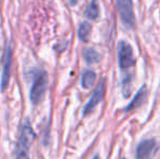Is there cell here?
<instances>
[{
  "label": "cell",
  "mask_w": 160,
  "mask_h": 159,
  "mask_svg": "<svg viewBox=\"0 0 160 159\" xmlns=\"http://www.w3.org/2000/svg\"><path fill=\"white\" fill-rule=\"evenodd\" d=\"M35 138V134L28 120L22 125L21 133L15 149V159H30V148Z\"/></svg>",
  "instance_id": "6da1fadb"
},
{
  "label": "cell",
  "mask_w": 160,
  "mask_h": 159,
  "mask_svg": "<svg viewBox=\"0 0 160 159\" xmlns=\"http://www.w3.org/2000/svg\"><path fill=\"white\" fill-rule=\"evenodd\" d=\"M48 86V75L44 70H38L34 74L33 84L31 87L30 98L34 105H38L44 99Z\"/></svg>",
  "instance_id": "7a4b0ae2"
},
{
  "label": "cell",
  "mask_w": 160,
  "mask_h": 159,
  "mask_svg": "<svg viewBox=\"0 0 160 159\" xmlns=\"http://www.w3.org/2000/svg\"><path fill=\"white\" fill-rule=\"evenodd\" d=\"M106 91H107V80L103 77V79L99 82L98 86L95 88L94 93L92 94L91 98H89V100L87 102V104L84 106L83 115L88 116L93 112L94 109L98 106L99 102H102L103 97H105V95H106Z\"/></svg>",
  "instance_id": "3957f363"
},
{
  "label": "cell",
  "mask_w": 160,
  "mask_h": 159,
  "mask_svg": "<svg viewBox=\"0 0 160 159\" xmlns=\"http://www.w3.org/2000/svg\"><path fill=\"white\" fill-rule=\"evenodd\" d=\"M117 9L120 14L121 21L128 28H133L135 25V15L133 11L132 0H116Z\"/></svg>",
  "instance_id": "277c9868"
},
{
  "label": "cell",
  "mask_w": 160,
  "mask_h": 159,
  "mask_svg": "<svg viewBox=\"0 0 160 159\" xmlns=\"http://www.w3.org/2000/svg\"><path fill=\"white\" fill-rule=\"evenodd\" d=\"M118 60L119 66L122 70H128L135 64V59L133 56V49L127 42H119L118 44Z\"/></svg>",
  "instance_id": "5b68a950"
},
{
  "label": "cell",
  "mask_w": 160,
  "mask_h": 159,
  "mask_svg": "<svg viewBox=\"0 0 160 159\" xmlns=\"http://www.w3.org/2000/svg\"><path fill=\"white\" fill-rule=\"evenodd\" d=\"M156 151L157 145L154 138L144 140L136 147V159H152Z\"/></svg>",
  "instance_id": "8992f818"
},
{
  "label": "cell",
  "mask_w": 160,
  "mask_h": 159,
  "mask_svg": "<svg viewBox=\"0 0 160 159\" xmlns=\"http://www.w3.org/2000/svg\"><path fill=\"white\" fill-rule=\"evenodd\" d=\"M11 61H12V50H11V47L9 46L6 51V58H4L1 74V82H0V87H1L2 92L6 91V88L9 85V81H10L11 77Z\"/></svg>",
  "instance_id": "52a82bcc"
},
{
  "label": "cell",
  "mask_w": 160,
  "mask_h": 159,
  "mask_svg": "<svg viewBox=\"0 0 160 159\" xmlns=\"http://www.w3.org/2000/svg\"><path fill=\"white\" fill-rule=\"evenodd\" d=\"M146 96H147V89H146V85H144V86L141 87V89L136 93V95L134 96L132 102L124 108L125 112L134 110V109L138 108L139 106H142V104L146 100Z\"/></svg>",
  "instance_id": "ba28073f"
},
{
  "label": "cell",
  "mask_w": 160,
  "mask_h": 159,
  "mask_svg": "<svg viewBox=\"0 0 160 159\" xmlns=\"http://www.w3.org/2000/svg\"><path fill=\"white\" fill-rule=\"evenodd\" d=\"M96 82V73L94 71L91 70H86L84 73L82 74V80H81V84L82 87L85 89L91 88L94 85V83Z\"/></svg>",
  "instance_id": "9c48e42d"
},
{
  "label": "cell",
  "mask_w": 160,
  "mask_h": 159,
  "mask_svg": "<svg viewBox=\"0 0 160 159\" xmlns=\"http://www.w3.org/2000/svg\"><path fill=\"white\" fill-rule=\"evenodd\" d=\"M85 17L91 20H97L99 17V3L97 0H92L89 6L85 10Z\"/></svg>",
  "instance_id": "30bf717a"
},
{
  "label": "cell",
  "mask_w": 160,
  "mask_h": 159,
  "mask_svg": "<svg viewBox=\"0 0 160 159\" xmlns=\"http://www.w3.org/2000/svg\"><path fill=\"white\" fill-rule=\"evenodd\" d=\"M84 59L88 64H94V63H98L100 61L101 56L94 48H87L84 51Z\"/></svg>",
  "instance_id": "8fae6325"
},
{
  "label": "cell",
  "mask_w": 160,
  "mask_h": 159,
  "mask_svg": "<svg viewBox=\"0 0 160 159\" xmlns=\"http://www.w3.org/2000/svg\"><path fill=\"white\" fill-rule=\"evenodd\" d=\"M92 32V25L88 22L84 21L80 24L78 26V36L82 42H87L89 38V34Z\"/></svg>",
  "instance_id": "7c38bea8"
},
{
  "label": "cell",
  "mask_w": 160,
  "mask_h": 159,
  "mask_svg": "<svg viewBox=\"0 0 160 159\" xmlns=\"http://www.w3.org/2000/svg\"><path fill=\"white\" fill-rule=\"evenodd\" d=\"M70 3H71V6H74L78 3V0H70Z\"/></svg>",
  "instance_id": "4fadbf2b"
},
{
  "label": "cell",
  "mask_w": 160,
  "mask_h": 159,
  "mask_svg": "<svg viewBox=\"0 0 160 159\" xmlns=\"http://www.w3.org/2000/svg\"><path fill=\"white\" fill-rule=\"evenodd\" d=\"M93 159H100V158H99V156L98 155H95V156H94V158Z\"/></svg>",
  "instance_id": "5bb4252c"
},
{
  "label": "cell",
  "mask_w": 160,
  "mask_h": 159,
  "mask_svg": "<svg viewBox=\"0 0 160 159\" xmlns=\"http://www.w3.org/2000/svg\"><path fill=\"white\" fill-rule=\"evenodd\" d=\"M122 159H124V158H122Z\"/></svg>",
  "instance_id": "9a60e30c"
}]
</instances>
